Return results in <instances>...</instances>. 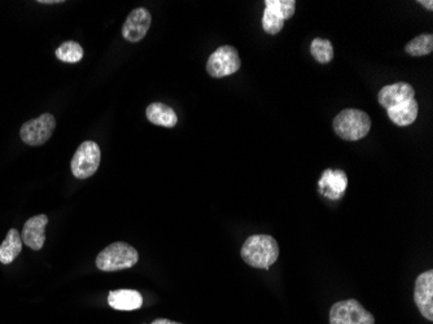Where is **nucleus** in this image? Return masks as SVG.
<instances>
[{
    "mask_svg": "<svg viewBox=\"0 0 433 324\" xmlns=\"http://www.w3.org/2000/svg\"><path fill=\"white\" fill-rule=\"evenodd\" d=\"M240 254L252 267L269 270L279 257V245L270 235H252L245 240Z\"/></svg>",
    "mask_w": 433,
    "mask_h": 324,
    "instance_id": "obj_1",
    "label": "nucleus"
},
{
    "mask_svg": "<svg viewBox=\"0 0 433 324\" xmlns=\"http://www.w3.org/2000/svg\"><path fill=\"white\" fill-rule=\"evenodd\" d=\"M371 129V119L366 112L359 109H345L334 119L336 135L344 141L363 139Z\"/></svg>",
    "mask_w": 433,
    "mask_h": 324,
    "instance_id": "obj_2",
    "label": "nucleus"
},
{
    "mask_svg": "<svg viewBox=\"0 0 433 324\" xmlns=\"http://www.w3.org/2000/svg\"><path fill=\"white\" fill-rule=\"evenodd\" d=\"M138 261L139 253L137 249L128 243L117 241L99 253L97 267L105 272H114L130 269Z\"/></svg>",
    "mask_w": 433,
    "mask_h": 324,
    "instance_id": "obj_3",
    "label": "nucleus"
},
{
    "mask_svg": "<svg viewBox=\"0 0 433 324\" xmlns=\"http://www.w3.org/2000/svg\"><path fill=\"white\" fill-rule=\"evenodd\" d=\"M330 324H375V319L362 303L350 298L332 305Z\"/></svg>",
    "mask_w": 433,
    "mask_h": 324,
    "instance_id": "obj_4",
    "label": "nucleus"
},
{
    "mask_svg": "<svg viewBox=\"0 0 433 324\" xmlns=\"http://www.w3.org/2000/svg\"><path fill=\"white\" fill-rule=\"evenodd\" d=\"M101 153L95 141H83L72 160V173L77 179H87L98 172Z\"/></svg>",
    "mask_w": 433,
    "mask_h": 324,
    "instance_id": "obj_5",
    "label": "nucleus"
},
{
    "mask_svg": "<svg viewBox=\"0 0 433 324\" xmlns=\"http://www.w3.org/2000/svg\"><path fill=\"white\" fill-rule=\"evenodd\" d=\"M241 60L232 45H222L216 48L206 63V72L213 78H223L236 73L240 69Z\"/></svg>",
    "mask_w": 433,
    "mask_h": 324,
    "instance_id": "obj_6",
    "label": "nucleus"
},
{
    "mask_svg": "<svg viewBox=\"0 0 433 324\" xmlns=\"http://www.w3.org/2000/svg\"><path fill=\"white\" fill-rule=\"evenodd\" d=\"M56 128V119L52 114H42L38 119L28 121L20 130L21 139L28 145H42L48 141Z\"/></svg>",
    "mask_w": 433,
    "mask_h": 324,
    "instance_id": "obj_7",
    "label": "nucleus"
},
{
    "mask_svg": "<svg viewBox=\"0 0 433 324\" xmlns=\"http://www.w3.org/2000/svg\"><path fill=\"white\" fill-rule=\"evenodd\" d=\"M414 301L419 312L430 322L433 321V271L422 272L415 281Z\"/></svg>",
    "mask_w": 433,
    "mask_h": 324,
    "instance_id": "obj_8",
    "label": "nucleus"
},
{
    "mask_svg": "<svg viewBox=\"0 0 433 324\" xmlns=\"http://www.w3.org/2000/svg\"><path fill=\"white\" fill-rule=\"evenodd\" d=\"M152 16L145 8H137L131 12L122 26V35L129 42H139L150 30Z\"/></svg>",
    "mask_w": 433,
    "mask_h": 324,
    "instance_id": "obj_9",
    "label": "nucleus"
},
{
    "mask_svg": "<svg viewBox=\"0 0 433 324\" xmlns=\"http://www.w3.org/2000/svg\"><path fill=\"white\" fill-rule=\"evenodd\" d=\"M319 192L323 194L330 200H340L348 187L347 174L343 170H332L327 169L325 173L322 174L319 182Z\"/></svg>",
    "mask_w": 433,
    "mask_h": 324,
    "instance_id": "obj_10",
    "label": "nucleus"
},
{
    "mask_svg": "<svg viewBox=\"0 0 433 324\" xmlns=\"http://www.w3.org/2000/svg\"><path fill=\"white\" fill-rule=\"evenodd\" d=\"M48 216L44 214L30 218L22 228V243L33 250H41L46 243V226Z\"/></svg>",
    "mask_w": 433,
    "mask_h": 324,
    "instance_id": "obj_11",
    "label": "nucleus"
},
{
    "mask_svg": "<svg viewBox=\"0 0 433 324\" xmlns=\"http://www.w3.org/2000/svg\"><path fill=\"white\" fill-rule=\"evenodd\" d=\"M412 99H415V90L412 88V85L405 82L384 86L380 90L378 95L380 105L385 109L393 108L401 103L409 101Z\"/></svg>",
    "mask_w": 433,
    "mask_h": 324,
    "instance_id": "obj_12",
    "label": "nucleus"
},
{
    "mask_svg": "<svg viewBox=\"0 0 433 324\" xmlns=\"http://www.w3.org/2000/svg\"><path fill=\"white\" fill-rule=\"evenodd\" d=\"M108 303L114 310L131 312L141 309L143 297L139 292L134 290H119L109 292Z\"/></svg>",
    "mask_w": 433,
    "mask_h": 324,
    "instance_id": "obj_13",
    "label": "nucleus"
},
{
    "mask_svg": "<svg viewBox=\"0 0 433 324\" xmlns=\"http://www.w3.org/2000/svg\"><path fill=\"white\" fill-rule=\"evenodd\" d=\"M418 112H419V105L415 99L401 103L393 108L387 109L390 121L400 128L409 126L412 122H415V119L418 117Z\"/></svg>",
    "mask_w": 433,
    "mask_h": 324,
    "instance_id": "obj_14",
    "label": "nucleus"
},
{
    "mask_svg": "<svg viewBox=\"0 0 433 324\" xmlns=\"http://www.w3.org/2000/svg\"><path fill=\"white\" fill-rule=\"evenodd\" d=\"M145 114L148 121L157 126L172 129L178 123V117L173 108L163 103H152L145 110Z\"/></svg>",
    "mask_w": 433,
    "mask_h": 324,
    "instance_id": "obj_15",
    "label": "nucleus"
},
{
    "mask_svg": "<svg viewBox=\"0 0 433 324\" xmlns=\"http://www.w3.org/2000/svg\"><path fill=\"white\" fill-rule=\"evenodd\" d=\"M22 250V239L16 228H12L7 234V238L0 245V263L10 265L19 257Z\"/></svg>",
    "mask_w": 433,
    "mask_h": 324,
    "instance_id": "obj_16",
    "label": "nucleus"
},
{
    "mask_svg": "<svg viewBox=\"0 0 433 324\" xmlns=\"http://www.w3.org/2000/svg\"><path fill=\"white\" fill-rule=\"evenodd\" d=\"M406 54L414 56V57H421L430 54L433 51V35L432 34H422L416 38H414L409 43L405 45Z\"/></svg>",
    "mask_w": 433,
    "mask_h": 324,
    "instance_id": "obj_17",
    "label": "nucleus"
},
{
    "mask_svg": "<svg viewBox=\"0 0 433 324\" xmlns=\"http://www.w3.org/2000/svg\"><path fill=\"white\" fill-rule=\"evenodd\" d=\"M56 57L63 61V63H69V64H74L82 60L83 57V48L82 45L73 41H68L61 44L57 50H56Z\"/></svg>",
    "mask_w": 433,
    "mask_h": 324,
    "instance_id": "obj_18",
    "label": "nucleus"
},
{
    "mask_svg": "<svg viewBox=\"0 0 433 324\" xmlns=\"http://www.w3.org/2000/svg\"><path fill=\"white\" fill-rule=\"evenodd\" d=\"M310 52L315 60L321 64H328L334 59V47L328 39L315 38L310 45Z\"/></svg>",
    "mask_w": 433,
    "mask_h": 324,
    "instance_id": "obj_19",
    "label": "nucleus"
},
{
    "mask_svg": "<svg viewBox=\"0 0 433 324\" xmlns=\"http://www.w3.org/2000/svg\"><path fill=\"white\" fill-rule=\"evenodd\" d=\"M265 6L275 16L282 19L283 21L292 19L294 11H296V1L294 0H266Z\"/></svg>",
    "mask_w": 433,
    "mask_h": 324,
    "instance_id": "obj_20",
    "label": "nucleus"
},
{
    "mask_svg": "<svg viewBox=\"0 0 433 324\" xmlns=\"http://www.w3.org/2000/svg\"><path fill=\"white\" fill-rule=\"evenodd\" d=\"M262 28L268 34L275 35V34L282 32L283 28H284V21L278 16H275L270 10L265 8L263 17H262Z\"/></svg>",
    "mask_w": 433,
    "mask_h": 324,
    "instance_id": "obj_21",
    "label": "nucleus"
},
{
    "mask_svg": "<svg viewBox=\"0 0 433 324\" xmlns=\"http://www.w3.org/2000/svg\"><path fill=\"white\" fill-rule=\"evenodd\" d=\"M419 4H422L423 7H424V8H427L428 11H432L433 10L432 0H427V1H425V0H421V1H419Z\"/></svg>",
    "mask_w": 433,
    "mask_h": 324,
    "instance_id": "obj_22",
    "label": "nucleus"
},
{
    "mask_svg": "<svg viewBox=\"0 0 433 324\" xmlns=\"http://www.w3.org/2000/svg\"><path fill=\"white\" fill-rule=\"evenodd\" d=\"M152 324H182V323H177V322H172V321H169V319H156V321H153Z\"/></svg>",
    "mask_w": 433,
    "mask_h": 324,
    "instance_id": "obj_23",
    "label": "nucleus"
},
{
    "mask_svg": "<svg viewBox=\"0 0 433 324\" xmlns=\"http://www.w3.org/2000/svg\"><path fill=\"white\" fill-rule=\"evenodd\" d=\"M38 3H41V4H56V3H61L60 0H50V1H47V0H41V1H38Z\"/></svg>",
    "mask_w": 433,
    "mask_h": 324,
    "instance_id": "obj_24",
    "label": "nucleus"
}]
</instances>
